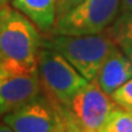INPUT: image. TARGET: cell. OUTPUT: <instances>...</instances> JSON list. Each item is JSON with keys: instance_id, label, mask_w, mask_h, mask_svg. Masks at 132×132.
Returning a JSON list of instances; mask_svg holds the SVG:
<instances>
[{"instance_id": "6da1fadb", "label": "cell", "mask_w": 132, "mask_h": 132, "mask_svg": "<svg viewBox=\"0 0 132 132\" xmlns=\"http://www.w3.org/2000/svg\"><path fill=\"white\" fill-rule=\"evenodd\" d=\"M43 45L40 31L32 21L12 6H0V65L36 70Z\"/></svg>"}, {"instance_id": "7a4b0ae2", "label": "cell", "mask_w": 132, "mask_h": 132, "mask_svg": "<svg viewBox=\"0 0 132 132\" xmlns=\"http://www.w3.org/2000/svg\"><path fill=\"white\" fill-rule=\"evenodd\" d=\"M43 43L61 54L86 80L94 81L114 40L103 33L88 36L50 33V38Z\"/></svg>"}, {"instance_id": "3957f363", "label": "cell", "mask_w": 132, "mask_h": 132, "mask_svg": "<svg viewBox=\"0 0 132 132\" xmlns=\"http://www.w3.org/2000/svg\"><path fill=\"white\" fill-rule=\"evenodd\" d=\"M37 70L48 94L62 106L69 105L72 98L89 82L61 54L44 43L38 54Z\"/></svg>"}, {"instance_id": "277c9868", "label": "cell", "mask_w": 132, "mask_h": 132, "mask_svg": "<svg viewBox=\"0 0 132 132\" xmlns=\"http://www.w3.org/2000/svg\"><path fill=\"white\" fill-rule=\"evenodd\" d=\"M118 106L97 81H89L64 106L71 132H102L110 113Z\"/></svg>"}, {"instance_id": "5b68a950", "label": "cell", "mask_w": 132, "mask_h": 132, "mask_svg": "<svg viewBox=\"0 0 132 132\" xmlns=\"http://www.w3.org/2000/svg\"><path fill=\"white\" fill-rule=\"evenodd\" d=\"M121 0H83L56 20L52 34L88 36L103 33L118 17Z\"/></svg>"}, {"instance_id": "8992f818", "label": "cell", "mask_w": 132, "mask_h": 132, "mask_svg": "<svg viewBox=\"0 0 132 132\" xmlns=\"http://www.w3.org/2000/svg\"><path fill=\"white\" fill-rule=\"evenodd\" d=\"M3 123L14 132H71L64 106L40 95L4 115Z\"/></svg>"}, {"instance_id": "52a82bcc", "label": "cell", "mask_w": 132, "mask_h": 132, "mask_svg": "<svg viewBox=\"0 0 132 132\" xmlns=\"http://www.w3.org/2000/svg\"><path fill=\"white\" fill-rule=\"evenodd\" d=\"M42 88L38 70H22L0 65V116L39 97Z\"/></svg>"}, {"instance_id": "ba28073f", "label": "cell", "mask_w": 132, "mask_h": 132, "mask_svg": "<svg viewBox=\"0 0 132 132\" xmlns=\"http://www.w3.org/2000/svg\"><path fill=\"white\" fill-rule=\"evenodd\" d=\"M131 78L132 61L122 49L114 43L99 69L95 81L106 94L111 95Z\"/></svg>"}, {"instance_id": "9c48e42d", "label": "cell", "mask_w": 132, "mask_h": 132, "mask_svg": "<svg viewBox=\"0 0 132 132\" xmlns=\"http://www.w3.org/2000/svg\"><path fill=\"white\" fill-rule=\"evenodd\" d=\"M56 0H12V6L27 16L42 32H52L56 22Z\"/></svg>"}, {"instance_id": "30bf717a", "label": "cell", "mask_w": 132, "mask_h": 132, "mask_svg": "<svg viewBox=\"0 0 132 132\" xmlns=\"http://www.w3.org/2000/svg\"><path fill=\"white\" fill-rule=\"evenodd\" d=\"M102 132H132V111L118 105L110 113Z\"/></svg>"}, {"instance_id": "8fae6325", "label": "cell", "mask_w": 132, "mask_h": 132, "mask_svg": "<svg viewBox=\"0 0 132 132\" xmlns=\"http://www.w3.org/2000/svg\"><path fill=\"white\" fill-rule=\"evenodd\" d=\"M108 34L115 44L132 42V12H120L109 28Z\"/></svg>"}, {"instance_id": "7c38bea8", "label": "cell", "mask_w": 132, "mask_h": 132, "mask_svg": "<svg viewBox=\"0 0 132 132\" xmlns=\"http://www.w3.org/2000/svg\"><path fill=\"white\" fill-rule=\"evenodd\" d=\"M111 98L120 108L132 111V78L115 90L111 94Z\"/></svg>"}, {"instance_id": "4fadbf2b", "label": "cell", "mask_w": 132, "mask_h": 132, "mask_svg": "<svg viewBox=\"0 0 132 132\" xmlns=\"http://www.w3.org/2000/svg\"><path fill=\"white\" fill-rule=\"evenodd\" d=\"M83 0H56V20L61 19L62 16L69 14Z\"/></svg>"}, {"instance_id": "5bb4252c", "label": "cell", "mask_w": 132, "mask_h": 132, "mask_svg": "<svg viewBox=\"0 0 132 132\" xmlns=\"http://www.w3.org/2000/svg\"><path fill=\"white\" fill-rule=\"evenodd\" d=\"M122 49V52L126 54V56L132 61V42H122L118 44Z\"/></svg>"}, {"instance_id": "9a60e30c", "label": "cell", "mask_w": 132, "mask_h": 132, "mask_svg": "<svg viewBox=\"0 0 132 132\" xmlns=\"http://www.w3.org/2000/svg\"><path fill=\"white\" fill-rule=\"evenodd\" d=\"M120 12H132V0H121Z\"/></svg>"}, {"instance_id": "2e32d148", "label": "cell", "mask_w": 132, "mask_h": 132, "mask_svg": "<svg viewBox=\"0 0 132 132\" xmlns=\"http://www.w3.org/2000/svg\"><path fill=\"white\" fill-rule=\"evenodd\" d=\"M0 132H14V131L4 123V125H0Z\"/></svg>"}, {"instance_id": "e0dca14e", "label": "cell", "mask_w": 132, "mask_h": 132, "mask_svg": "<svg viewBox=\"0 0 132 132\" xmlns=\"http://www.w3.org/2000/svg\"><path fill=\"white\" fill-rule=\"evenodd\" d=\"M1 5H6V4L4 3V0H0V6H1Z\"/></svg>"}, {"instance_id": "ac0fdd59", "label": "cell", "mask_w": 132, "mask_h": 132, "mask_svg": "<svg viewBox=\"0 0 132 132\" xmlns=\"http://www.w3.org/2000/svg\"><path fill=\"white\" fill-rule=\"evenodd\" d=\"M10 1H12V0H4L5 4H7V3H10Z\"/></svg>"}]
</instances>
